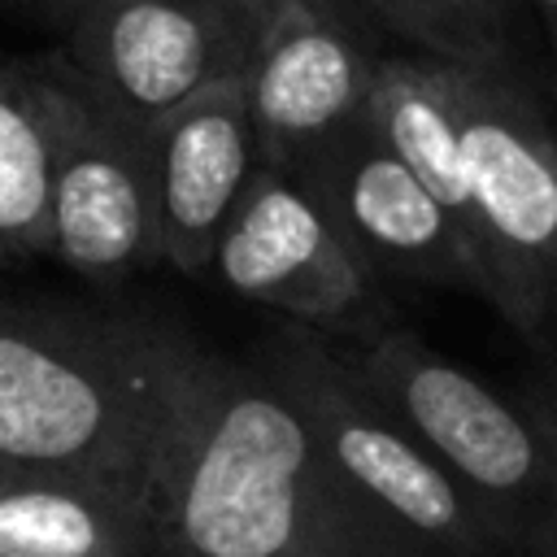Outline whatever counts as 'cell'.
I'll return each mask as SVG.
<instances>
[{
  "label": "cell",
  "instance_id": "1",
  "mask_svg": "<svg viewBox=\"0 0 557 557\" xmlns=\"http://www.w3.org/2000/svg\"><path fill=\"white\" fill-rule=\"evenodd\" d=\"M205 361L196 335L161 318L0 296V466L157 518Z\"/></svg>",
  "mask_w": 557,
  "mask_h": 557
},
{
  "label": "cell",
  "instance_id": "2",
  "mask_svg": "<svg viewBox=\"0 0 557 557\" xmlns=\"http://www.w3.org/2000/svg\"><path fill=\"white\" fill-rule=\"evenodd\" d=\"M178 557H440L361 500L257 370L205 361L157 509Z\"/></svg>",
  "mask_w": 557,
  "mask_h": 557
},
{
  "label": "cell",
  "instance_id": "3",
  "mask_svg": "<svg viewBox=\"0 0 557 557\" xmlns=\"http://www.w3.org/2000/svg\"><path fill=\"white\" fill-rule=\"evenodd\" d=\"M339 352L474 500L505 557H557V448L522 400L492 392L400 322Z\"/></svg>",
  "mask_w": 557,
  "mask_h": 557
},
{
  "label": "cell",
  "instance_id": "4",
  "mask_svg": "<svg viewBox=\"0 0 557 557\" xmlns=\"http://www.w3.org/2000/svg\"><path fill=\"white\" fill-rule=\"evenodd\" d=\"M483 300L540 352L557 335V135L513 65H448Z\"/></svg>",
  "mask_w": 557,
  "mask_h": 557
},
{
  "label": "cell",
  "instance_id": "5",
  "mask_svg": "<svg viewBox=\"0 0 557 557\" xmlns=\"http://www.w3.org/2000/svg\"><path fill=\"white\" fill-rule=\"evenodd\" d=\"M257 370L300 413L335 474L383 518L440 557H505L474 500L374 400L339 344L305 326H283L261 344Z\"/></svg>",
  "mask_w": 557,
  "mask_h": 557
},
{
  "label": "cell",
  "instance_id": "6",
  "mask_svg": "<svg viewBox=\"0 0 557 557\" xmlns=\"http://www.w3.org/2000/svg\"><path fill=\"white\" fill-rule=\"evenodd\" d=\"M48 148V257L91 283L157 265L148 135L109 113L61 61H22Z\"/></svg>",
  "mask_w": 557,
  "mask_h": 557
},
{
  "label": "cell",
  "instance_id": "7",
  "mask_svg": "<svg viewBox=\"0 0 557 557\" xmlns=\"http://www.w3.org/2000/svg\"><path fill=\"white\" fill-rule=\"evenodd\" d=\"M270 0H100L57 48L122 122L148 131L191 96L239 78Z\"/></svg>",
  "mask_w": 557,
  "mask_h": 557
},
{
  "label": "cell",
  "instance_id": "8",
  "mask_svg": "<svg viewBox=\"0 0 557 557\" xmlns=\"http://www.w3.org/2000/svg\"><path fill=\"white\" fill-rule=\"evenodd\" d=\"M209 274L231 296L274 309L322 339L344 335L361 344L392 326L383 278L292 174L265 165L222 226Z\"/></svg>",
  "mask_w": 557,
  "mask_h": 557
},
{
  "label": "cell",
  "instance_id": "9",
  "mask_svg": "<svg viewBox=\"0 0 557 557\" xmlns=\"http://www.w3.org/2000/svg\"><path fill=\"white\" fill-rule=\"evenodd\" d=\"M379 52L339 0H270L244 70V100L265 170L296 174L370 109Z\"/></svg>",
  "mask_w": 557,
  "mask_h": 557
},
{
  "label": "cell",
  "instance_id": "10",
  "mask_svg": "<svg viewBox=\"0 0 557 557\" xmlns=\"http://www.w3.org/2000/svg\"><path fill=\"white\" fill-rule=\"evenodd\" d=\"M292 178L322 205L379 278L448 283L483 296L479 265L453 218L383 144L370 117L318 148Z\"/></svg>",
  "mask_w": 557,
  "mask_h": 557
},
{
  "label": "cell",
  "instance_id": "11",
  "mask_svg": "<svg viewBox=\"0 0 557 557\" xmlns=\"http://www.w3.org/2000/svg\"><path fill=\"white\" fill-rule=\"evenodd\" d=\"M144 135L157 205V265L209 274L213 244L261 170L244 74L191 96Z\"/></svg>",
  "mask_w": 557,
  "mask_h": 557
},
{
  "label": "cell",
  "instance_id": "12",
  "mask_svg": "<svg viewBox=\"0 0 557 557\" xmlns=\"http://www.w3.org/2000/svg\"><path fill=\"white\" fill-rule=\"evenodd\" d=\"M366 117L383 135V144L409 165V174L435 196V205L453 218L457 235L466 239V248L474 257L470 165H466V144H461L448 65L426 61V57H405V52L379 57ZM479 283H483V274H479Z\"/></svg>",
  "mask_w": 557,
  "mask_h": 557
},
{
  "label": "cell",
  "instance_id": "13",
  "mask_svg": "<svg viewBox=\"0 0 557 557\" xmlns=\"http://www.w3.org/2000/svg\"><path fill=\"white\" fill-rule=\"evenodd\" d=\"M0 557H161V540L131 500L0 466Z\"/></svg>",
  "mask_w": 557,
  "mask_h": 557
},
{
  "label": "cell",
  "instance_id": "14",
  "mask_svg": "<svg viewBox=\"0 0 557 557\" xmlns=\"http://www.w3.org/2000/svg\"><path fill=\"white\" fill-rule=\"evenodd\" d=\"M0 252L48 257V148L22 61H0Z\"/></svg>",
  "mask_w": 557,
  "mask_h": 557
},
{
  "label": "cell",
  "instance_id": "15",
  "mask_svg": "<svg viewBox=\"0 0 557 557\" xmlns=\"http://www.w3.org/2000/svg\"><path fill=\"white\" fill-rule=\"evenodd\" d=\"M426 61L513 65V17L492 0H339Z\"/></svg>",
  "mask_w": 557,
  "mask_h": 557
},
{
  "label": "cell",
  "instance_id": "16",
  "mask_svg": "<svg viewBox=\"0 0 557 557\" xmlns=\"http://www.w3.org/2000/svg\"><path fill=\"white\" fill-rule=\"evenodd\" d=\"M518 400L531 409V418L544 426V435L557 448V352H540V361L522 379V396Z\"/></svg>",
  "mask_w": 557,
  "mask_h": 557
},
{
  "label": "cell",
  "instance_id": "17",
  "mask_svg": "<svg viewBox=\"0 0 557 557\" xmlns=\"http://www.w3.org/2000/svg\"><path fill=\"white\" fill-rule=\"evenodd\" d=\"M4 9H30V13H44V17H61V22H78L91 4H100V0H0Z\"/></svg>",
  "mask_w": 557,
  "mask_h": 557
},
{
  "label": "cell",
  "instance_id": "18",
  "mask_svg": "<svg viewBox=\"0 0 557 557\" xmlns=\"http://www.w3.org/2000/svg\"><path fill=\"white\" fill-rule=\"evenodd\" d=\"M522 4V0H518ZM531 9H535V17H540V26H544V39H548V48H553V65H557V0H527Z\"/></svg>",
  "mask_w": 557,
  "mask_h": 557
},
{
  "label": "cell",
  "instance_id": "19",
  "mask_svg": "<svg viewBox=\"0 0 557 557\" xmlns=\"http://www.w3.org/2000/svg\"><path fill=\"white\" fill-rule=\"evenodd\" d=\"M492 4H496V9H505L509 17H518V0H492Z\"/></svg>",
  "mask_w": 557,
  "mask_h": 557
},
{
  "label": "cell",
  "instance_id": "20",
  "mask_svg": "<svg viewBox=\"0 0 557 557\" xmlns=\"http://www.w3.org/2000/svg\"><path fill=\"white\" fill-rule=\"evenodd\" d=\"M0 265H9V257H4V252H0Z\"/></svg>",
  "mask_w": 557,
  "mask_h": 557
},
{
  "label": "cell",
  "instance_id": "21",
  "mask_svg": "<svg viewBox=\"0 0 557 557\" xmlns=\"http://www.w3.org/2000/svg\"><path fill=\"white\" fill-rule=\"evenodd\" d=\"M161 557H178V553H161Z\"/></svg>",
  "mask_w": 557,
  "mask_h": 557
},
{
  "label": "cell",
  "instance_id": "22",
  "mask_svg": "<svg viewBox=\"0 0 557 557\" xmlns=\"http://www.w3.org/2000/svg\"><path fill=\"white\" fill-rule=\"evenodd\" d=\"M553 344H557V335H553Z\"/></svg>",
  "mask_w": 557,
  "mask_h": 557
}]
</instances>
